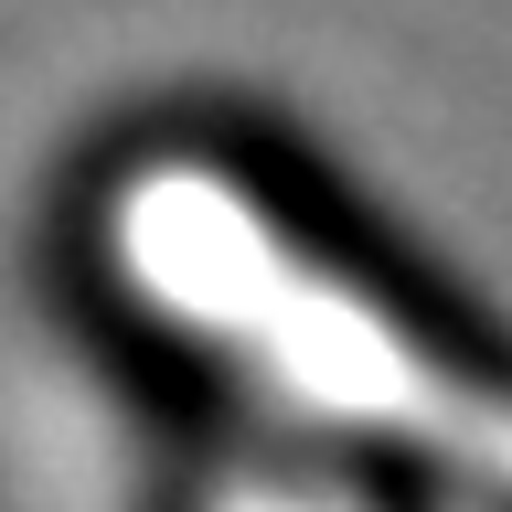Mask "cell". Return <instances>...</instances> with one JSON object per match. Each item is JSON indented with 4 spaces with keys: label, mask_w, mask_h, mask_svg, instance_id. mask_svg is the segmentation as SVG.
Here are the masks:
<instances>
[{
    "label": "cell",
    "mask_w": 512,
    "mask_h": 512,
    "mask_svg": "<svg viewBox=\"0 0 512 512\" xmlns=\"http://www.w3.org/2000/svg\"><path fill=\"white\" fill-rule=\"evenodd\" d=\"M150 267L160 288H182L203 320L224 331H256L246 352H267L288 384H310L320 406H352V416H395L406 438H459L480 448L491 470H512V395L470 363H448V352L416 342L406 310H384L374 288L352 278H320L299 267L267 214H246L235 192H203V182H160L150 192Z\"/></svg>",
    "instance_id": "6da1fadb"
}]
</instances>
